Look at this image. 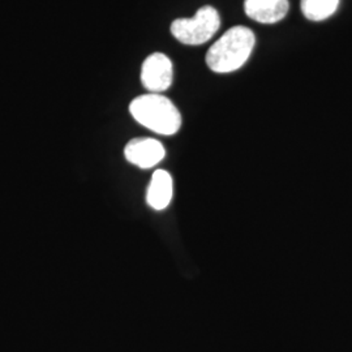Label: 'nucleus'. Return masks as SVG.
Wrapping results in <instances>:
<instances>
[{"instance_id": "obj_1", "label": "nucleus", "mask_w": 352, "mask_h": 352, "mask_svg": "<svg viewBox=\"0 0 352 352\" xmlns=\"http://www.w3.org/2000/svg\"><path fill=\"white\" fill-rule=\"evenodd\" d=\"M256 43V37L247 26H234L214 42L206 54V64L215 74H230L241 68Z\"/></svg>"}, {"instance_id": "obj_2", "label": "nucleus", "mask_w": 352, "mask_h": 352, "mask_svg": "<svg viewBox=\"0 0 352 352\" xmlns=\"http://www.w3.org/2000/svg\"><path fill=\"white\" fill-rule=\"evenodd\" d=\"M129 113L141 126L151 132L173 136L182 126V115L171 100L158 93H148L135 98Z\"/></svg>"}, {"instance_id": "obj_3", "label": "nucleus", "mask_w": 352, "mask_h": 352, "mask_svg": "<svg viewBox=\"0 0 352 352\" xmlns=\"http://www.w3.org/2000/svg\"><path fill=\"white\" fill-rule=\"evenodd\" d=\"M221 26L219 13L210 6L201 7L190 19H176L171 24L173 36L182 43L199 46L206 43Z\"/></svg>"}, {"instance_id": "obj_4", "label": "nucleus", "mask_w": 352, "mask_h": 352, "mask_svg": "<svg viewBox=\"0 0 352 352\" xmlns=\"http://www.w3.org/2000/svg\"><path fill=\"white\" fill-rule=\"evenodd\" d=\"M174 68L168 56L162 52L149 55L141 68V82L151 93H162L171 87Z\"/></svg>"}, {"instance_id": "obj_5", "label": "nucleus", "mask_w": 352, "mask_h": 352, "mask_svg": "<svg viewBox=\"0 0 352 352\" xmlns=\"http://www.w3.org/2000/svg\"><path fill=\"white\" fill-rule=\"evenodd\" d=\"M164 155L166 151L162 142L149 138L131 140L124 148L126 161L144 170L161 164Z\"/></svg>"}, {"instance_id": "obj_6", "label": "nucleus", "mask_w": 352, "mask_h": 352, "mask_svg": "<svg viewBox=\"0 0 352 352\" xmlns=\"http://www.w3.org/2000/svg\"><path fill=\"white\" fill-rule=\"evenodd\" d=\"M289 0H244L248 17L263 24H276L289 12Z\"/></svg>"}, {"instance_id": "obj_7", "label": "nucleus", "mask_w": 352, "mask_h": 352, "mask_svg": "<svg viewBox=\"0 0 352 352\" xmlns=\"http://www.w3.org/2000/svg\"><path fill=\"white\" fill-rule=\"evenodd\" d=\"M174 182L164 170H157L151 176L146 192V202L154 210H164L173 200Z\"/></svg>"}, {"instance_id": "obj_8", "label": "nucleus", "mask_w": 352, "mask_h": 352, "mask_svg": "<svg viewBox=\"0 0 352 352\" xmlns=\"http://www.w3.org/2000/svg\"><path fill=\"white\" fill-rule=\"evenodd\" d=\"M340 0H302V12L311 21H322L334 14Z\"/></svg>"}]
</instances>
